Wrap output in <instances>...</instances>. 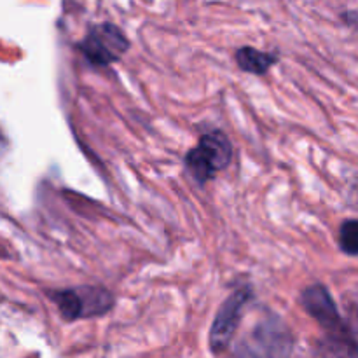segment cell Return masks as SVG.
Segmentation results:
<instances>
[{
    "mask_svg": "<svg viewBox=\"0 0 358 358\" xmlns=\"http://www.w3.org/2000/svg\"><path fill=\"white\" fill-rule=\"evenodd\" d=\"M339 247L345 254L358 255V220H346L339 229Z\"/></svg>",
    "mask_w": 358,
    "mask_h": 358,
    "instance_id": "9",
    "label": "cell"
},
{
    "mask_svg": "<svg viewBox=\"0 0 358 358\" xmlns=\"http://www.w3.org/2000/svg\"><path fill=\"white\" fill-rule=\"evenodd\" d=\"M77 48L91 65L110 66L124 56L129 49V41L114 23H101L91 27Z\"/></svg>",
    "mask_w": 358,
    "mask_h": 358,
    "instance_id": "4",
    "label": "cell"
},
{
    "mask_svg": "<svg viewBox=\"0 0 358 358\" xmlns=\"http://www.w3.org/2000/svg\"><path fill=\"white\" fill-rule=\"evenodd\" d=\"M234 58H236L238 66L243 72L254 73V76H262L278 62V55H275V52L259 51V49L250 48V45L238 49Z\"/></svg>",
    "mask_w": 358,
    "mask_h": 358,
    "instance_id": "8",
    "label": "cell"
},
{
    "mask_svg": "<svg viewBox=\"0 0 358 358\" xmlns=\"http://www.w3.org/2000/svg\"><path fill=\"white\" fill-rule=\"evenodd\" d=\"M324 352L331 358H358V313L331 332H325Z\"/></svg>",
    "mask_w": 358,
    "mask_h": 358,
    "instance_id": "7",
    "label": "cell"
},
{
    "mask_svg": "<svg viewBox=\"0 0 358 358\" xmlns=\"http://www.w3.org/2000/svg\"><path fill=\"white\" fill-rule=\"evenodd\" d=\"M250 287H241V289L234 290L222 303L215 320H213L212 331H210V348H212L213 353L224 352L231 345L234 334H236L238 325L241 322L245 304L250 301Z\"/></svg>",
    "mask_w": 358,
    "mask_h": 358,
    "instance_id": "5",
    "label": "cell"
},
{
    "mask_svg": "<svg viewBox=\"0 0 358 358\" xmlns=\"http://www.w3.org/2000/svg\"><path fill=\"white\" fill-rule=\"evenodd\" d=\"M233 161V145L226 133L210 131L199 138L198 145L185 156V168L199 185L212 180Z\"/></svg>",
    "mask_w": 358,
    "mask_h": 358,
    "instance_id": "2",
    "label": "cell"
},
{
    "mask_svg": "<svg viewBox=\"0 0 358 358\" xmlns=\"http://www.w3.org/2000/svg\"><path fill=\"white\" fill-rule=\"evenodd\" d=\"M51 299L66 322L101 317L114 306V296L103 287L94 285L56 290Z\"/></svg>",
    "mask_w": 358,
    "mask_h": 358,
    "instance_id": "3",
    "label": "cell"
},
{
    "mask_svg": "<svg viewBox=\"0 0 358 358\" xmlns=\"http://www.w3.org/2000/svg\"><path fill=\"white\" fill-rule=\"evenodd\" d=\"M0 145H2V135H0Z\"/></svg>",
    "mask_w": 358,
    "mask_h": 358,
    "instance_id": "10",
    "label": "cell"
},
{
    "mask_svg": "<svg viewBox=\"0 0 358 358\" xmlns=\"http://www.w3.org/2000/svg\"><path fill=\"white\" fill-rule=\"evenodd\" d=\"M301 304H303L304 311L311 318H315L325 332L334 331L341 324L343 317L336 306L334 299H332L331 292L327 290V287L320 285V283L310 285L303 290Z\"/></svg>",
    "mask_w": 358,
    "mask_h": 358,
    "instance_id": "6",
    "label": "cell"
},
{
    "mask_svg": "<svg viewBox=\"0 0 358 358\" xmlns=\"http://www.w3.org/2000/svg\"><path fill=\"white\" fill-rule=\"evenodd\" d=\"M292 350V332L285 322L276 315L266 313L240 339L236 358H290Z\"/></svg>",
    "mask_w": 358,
    "mask_h": 358,
    "instance_id": "1",
    "label": "cell"
}]
</instances>
